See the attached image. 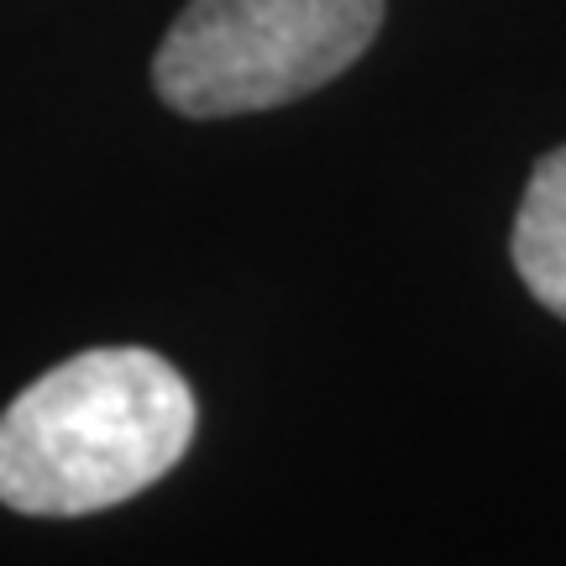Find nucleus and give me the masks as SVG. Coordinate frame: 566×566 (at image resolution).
<instances>
[{
	"label": "nucleus",
	"instance_id": "obj_1",
	"mask_svg": "<svg viewBox=\"0 0 566 566\" xmlns=\"http://www.w3.org/2000/svg\"><path fill=\"white\" fill-rule=\"evenodd\" d=\"M195 441V394L147 346H101L42 373L0 415V504L95 514L137 499Z\"/></svg>",
	"mask_w": 566,
	"mask_h": 566
},
{
	"label": "nucleus",
	"instance_id": "obj_2",
	"mask_svg": "<svg viewBox=\"0 0 566 566\" xmlns=\"http://www.w3.org/2000/svg\"><path fill=\"white\" fill-rule=\"evenodd\" d=\"M378 27L384 0H189L153 59V84L195 122L273 111L352 69Z\"/></svg>",
	"mask_w": 566,
	"mask_h": 566
},
{
	"label": "nucleus",
	"instance_id": "obj_3",
	"mask_svg": "<svg viewBox=\"0 0 566 566\" xmlns=\"http://www.w3.org/2000/svg\"><path fill=\"white\" fill-rule=\"evenodd\" d=\"M509 252L530 294L566 321V147L535 163L520 216H514Z\"/></svg>",
	"mask_w": 566,
	"mask_h": 566
}]
</instances>
